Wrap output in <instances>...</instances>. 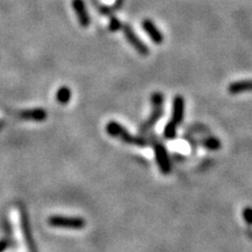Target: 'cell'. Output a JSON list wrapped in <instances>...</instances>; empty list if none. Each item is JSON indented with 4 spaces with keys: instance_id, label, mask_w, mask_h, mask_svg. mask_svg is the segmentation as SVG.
Listing matches in <instances>:
<instances>
[{
    "instance_id": "obj_1",
    "label": "cell",
    "mask_w": 252,
    "mask_h": 252,
    "mask_svg": "<svg viewBox=\"0 0 252 252\" xmlns=\"http://www.w3.org/2000/svg\"><path fill=\"white\" fill-rule=\"evenodd\" d=\"M105 130L108 132L109 135H111L113 138H117V139L127 145H133V146H141V147L146 146L147 145L146 139L131 134L130 132L126 130L124 126L115 121L109 122L105 126Z\"/></svg>"
},
{
    "instance_id": "obj_2",
    "label": "cell",
    "mask_w": 252,
    "mask_h": 252,
    "mask_svg": "<svg viewBox=\"0 0 252 252\" xmlns=\"http://www.w3.org/2000/svg\"><path fill=\"white\" fill-rule=\"evenodd\" d=\"M151 102H152L153 108L152 113L139 127L140 134H145L146 132H149L163 115V94L161 93H153L151 96Z\"/></svg>"
},
{
    "instance_id": "obj_3",
    "label": "cell",
    "mask_w": 252,
    "mask_h": 252,
    "mask_svg": "<svg viewBox=\"0 0 252 252\" xmlns=\"http://www.w3.org/2000/svg\"><path fill=\"white\" fill-rule=\"evenodd\" d=\"M48 224L53 228L61 229H72L81 230L86 226V220L82 217H68V216H59L54 215L48 219Z\"/></svg>"
},
{
    "instance_id": "obj_4",
    "label": "cell",
    "mask_w": 252,
    "mask_h": 252,
    "mask_svg": "<svg viewBox=\"0 0 252 252\" xmlns=\"http://www.w3.org/2000/svg\"><path fill=\"white\" fill-rule=\"evenodd\" d=\"M153 149L154 156H156V161L158 163V166H159L160 172L165 175L169 174L172 171V163L166 147L163 146L160 141H156L153 145Z\"/></svg>"
},
{
    "instance_id": "obj_5",
    "label": "cell",
    "mask_w": 252,
    "mask_h": 252,
    "mask_svg": "<svg viewBox=\"0 0 252 252\" xmlns=\"http://www.w3.org/2000/svg\"><path fill=\"white\" fill-rule=\"evenodd\" d=\"M122 28H123V32H124V35L126 37V40H127V42L130 43V45L133 47V48L137 50L140 55L146 56L150 54L149 47H147L146 43H145L144 41L137 35V33H135L133 28H132L130 25L127 24L123 25Z\"/></svg>"
},
{
    "instance_id": "obj_6",
    "label": "cell",
    "mask_w": 252,
    "mask_h": 252,
    "mask_svg": "<svg viewBox=\"0 0 252 252\" xmlns=\"http://www.w3.org/2000/svg\"><path fill=\"white\" fill-rule=\"evenodd\" d=\"M185 116V98L180 94L174 97V100H173V112H172V118L171 121L173 124L179 126L181 125L182 121H184Z\"/></svg>"
},
{
    "instance_id": "obj_7",
    "label": "cell",
    "mask_w": 252,
    "mask_h": 252,
    "mask_svg": "<svg viewBox=\"0 0 252 252\" xmlns=\"http://www.w3.org/2000/svg\"><path fill=\"white\" fill-rule=\"evenodd\" d=\"M71 6L72 8H74L75 13L77 15L78 23H80L82 27L87 28L90 25V17L83 0H72Z\"/></svg>"
},
{
    "instance_id": "obj_8",
    "label": "cell",
    "mask_w": 252,
    "mask_h": 252,
    "mask_svg": "<svg viewBox=\"0 0 252 252\" xmlns=\"http://www.w3.org/2000/svg\"><path fill=\"white\" fill-rule=\"evenodd\" d=\"M141 26H143L144 31L146 32V34L150 36V39L152 40L154 43L160 45V43L163 42L162 33L160 32L159 28L156 26V24H154L151 19H145V20H143Z\"/></svg>"
},
{
    "instance_id": "obj_9",
    "label": "cell",
    "mask_w": 252,
    "mask_h": 252,
    "mask_svg": "<svg viewBox=\"0 0 252 252\" xmlns=\"http://www.w3.org/2000/svg\"><path fill=\"white\" fill-rule=\"evenodd\" d=\"M19 117L25 121H34V122H43L48 117V113L45 109H30L23 110L19 112Z\"/></svg>"
},
{
    "instance_id": "obj_10",
    "label": "cell",
    "mask_w": 252,
    "mask_h": 252,
    "mask_svg": "<svg viewBox=\"0 0 252 252\" xmlns=\"http://www.w3.org/2000/svg\"><path fill=\"white\" fill-rule=\"evenodd\" d=\"M228 91L231 94H239L248 91H252V80H242L232 82L228 87Z\"/></svg>"
},
{
    "instance_id": "obj_11",
    "label": "cell",
    "mask_w": 252,
    "mask_h": 252,
    "mask_svg": "<svg viewBox=\"0 0 252 252\" xmlns=\"http://www.w3.org/2000/svg\"><path fill=\"white\" fill-rule=\"evenodd\" d=\"M70 98H71V90L69 89L68 87L60 88L58 93H56V99H58V102L60 104H62V105L68 104Z\"/></svg>"
},
{
    "instance_id": "obj_12",
    "label": "cell",
    "mask_w": 252,
    "mask_h": 252,
    "mask_svg": "<svg viewBox=\"0 0 252 252\" xmlns=\"http://www.w3.org/2000/svg\"><path fill=\"white\" fill-rule=\"evenodd\" d=\"M202 144H203V146L209 151H219L220 149V146H222V144H220L219 138H215V137L206 138V139L203 140Z\"/></svg>"
},
{
    "instance_id": "obj_13",
    "label": "cell",
    "mask_w": 252,
    "mask_h": 252,
    "mask_svg": "<svg viewBox=\"0 0 252 252\" xmlns=\"http://www.w3.org/2000/svg\"><path fill=\"white\" fill-rule=\"evenodd\" d=\"M176 132H178V126L173 124L172 122H168L163 128V137L168 140L174 139L176 137Z\"/></svg>"
},
{
    "instance_id": "obj_14",
    "label": "cell",
    "mask_w": 252,
    "mask_h": 252,
    "mask_svg": "<svg viewBox=\"0 0 252 252\" xmlns=\"http://www.w3.org/2000/svg\"><path fill=\"white\" fill-rule=\"evenodd\" d=\"M242 215H243V219L245 222H247L249 225H252V208L251 207L244 208L243 212H242Z\"/></svg>"
},
{
    "instance_id": "obj_15",
    "label": "cell",
    "mask_w": 252,
    "mask_h": 252,
    "mask_svg": "<svg viewBox=\"0 0 252 252\" xmlns=\"http://www.w3.org/2000/svg\"><path fill=\"white\" fill-rule=\"evenodd\" d=\"M122 27H123V24L118 20L117 18H112L111 20H110V26H109L110 31L117 32L119 30H122Z\"/></svg>"
},
{
    "instance_id": "obj_16",
    "label": "cell",
    "mask_w": 252,
    "mask_h": 252,
    "mask_svg": "<svg viewBox=\"0 0 252 252\" xmlns=\"http://www.w3.org/2000/svg\"><path fill=\"white\" fill-rule=\"evenodd\" d=\"M7 247H8V242L7 241H0V252L4 251Z\"/></svg>"
}]
</instances>
